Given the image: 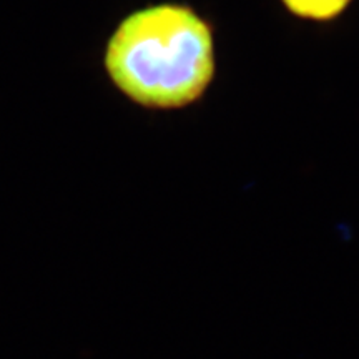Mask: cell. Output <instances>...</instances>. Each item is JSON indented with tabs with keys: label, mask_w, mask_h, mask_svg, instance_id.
<instances>
[{
	"label": "cell",
	"mask_w": 359,
	"mask_h": 359,
	"mask_svg": "<svg viewBox=\"0 0 359 359\" xmlns=\"http://www.w3.org/2000/svg\"><path fill=\"white\" fill-rule=\"evenodd\" d=\"M103 64L130 102L148 110L185 109L201 100L215 79L212 24L188 4L138 8L110 35Z\"/></svg>",
	"instance_id": "obj_1"
},
{
	"label": "cell",
	"mask_w": 359,
	"mask_h": 359,
	"mask_svg": "<svg viewBox=\"0 0 359 359\" xmlns=\"http://www.w3.org/2000/svg\"><path fill=\"white\" fill-rule=\"evenodd\" d=\"M353 0H281L291 15L303 20L331 22L351 6Z\"/></svg>",
	"instance_id": "obj_2"
}]
</instances>
